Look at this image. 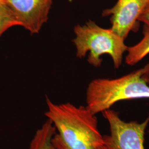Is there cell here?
I'll list each match as a JSON object with an SVG mask.
<instances>
[{
    "label": "cell",
    "instance_id": "cell-2",
    "mask_svg": "<svg viewBox=\"0 0 149 149\" xmlns=\"http://www.w3.org/2000/svg\"><path fill=\"white\" fill-rule=\"evenodd\" d=\"M141 98H149V63L118 78L92 80L86 90V107L96 115L118 102Z\"/></svg>",
    "mask_w": 149,
    "mask_h": 149
},
{
    "label": "cell",
    "instance_id": "cell-5",
    "mask_svg": "<svg viewBox=\"0 0 149 149\" xmlns=\"http://www.w3.org/2000/svg\"><path fill=\"white\" fill-rule=\"evenodd\" d=\"M21 26L37 34L47 22L53 0H5Z\"/></svg>",
    "mask_w": 149,
    "mask_h": 149
},
{
    "label": "cell",
    "instance_id": "cell-6",
    "mask_svg": "<svg viewBox=\"0 0 149 149\" xmlns=\"http://www.w3.org/2000/svg\"><path fill=\"white\" fill-rule=\"evenodd\" d=\"M146 0H117L111 8L104 10L102 16L110 17L111 29L124 39L136 28L139 17Z\"/></svg>",
    "mask_w": 149,
    "mask_h": 149
},
{
    "label": "cell",
    "instance_id": "cell-10",
    "mask_svg": "<svg viewBox=\"0 0 149 149\" xmlns=\"http://www.w3.org/2000/svg\"><path fill=\"white\" fill-rule=\"evenodd\" d=\"M139 22L143 23L145 26L149 28V0H146L143 11L139 17Z\"/></svg>",
    "mask_w": 149,
    "mask_h": 149
},
{
    "label": "cell",
    "instance_id": "cell-7",
    "mask_svg": "<svg viewBox=\"0 0 149 149\" xmlns=\"http://www.w3.org/2000/svg\"><path fill=\"white\" fill-rule=\"evenodd\" d=\"M56 129L52 122L47 119L36 131L27 149H57L52 143Z\"/></svg>",
    "mask_w": 149,
    "mask_h": 149
},
{
    "label": "cell",
    "instance_id": "cell-1",
    "mask_svg": "<svg viewBox=\"0 0 149 149\" xmlns=\"http://www.w3.org/2000/svg\"><path fill=\"white\" fill-rule=\"evenodd\" d=\"M45 116L53 124L56 133L52 143L57 149H97L104 145L98 120L86 106L70 103L57 104L46 97Z\"/></svg>",
    "mask_w": 149,
    "mask_h": 149
},
{
    "label": "cell",
    "instance_id": "cell-9",
    "mask_svg": "<svg viewBox=\"0 0 149 149\" xmlns=\"http://www.w3.org/2000/svg\"><path fill=\"white\" fill-rule=\"evenodd\" d=\"M15 26H21L5 0H0V38L8 29Z\"/></svg>",
    "mask_w": 149,
    "mask_h": 149
},
{
    "label": "cell",
    "instance_id": "cell-3",
    "mask_svg": "<svg viewBox=\"0 0 149 149\" xmlns=\"http://www.w3.org/2000/svg\"><path fill=\"white\" fill-rule=\"evenodd\" d=\"M75 38L73 39L79 58L85 57L89 52L87 61L95 68L101 66V56L109 55L115 69L122 65L123 55L128 50L125 39L118 35L112 29L104 28L95 22L89 20L84 25L77 24L74 28Z\"/></svg>",
    "mask_w": 149,
    "mask_h": 149
},
{
    "label": "cell",
    "instance_id": "cell-8",
    "mask_svg": "<svg viewBox=\"0 0 149 149\" xmlns=\"http://www.w3.org/2000/svg\"><path fill=\"white\" fill-rule=\"evenodd\" d=\"M143 34V38L139 42L128 47L125 58V62L128 65L133 66L149 54V28L144 26Z\"/></svg>",
    "mask_w": 149,
    "mask_h": 149
},
{
    "label": "cell",
    "instance_id": "cell-11",
    "mask_svg": "<svg viewBox=\"0 0 149 149\" xmlns=\"http://www.w3.org/2000/svg\"><path fill=\"white\" fill-rule=\"evenodd\" d=\"M97 149H107V148L106 146L104 145H101V146H98Z\"/></svg>",
    "mask_w": 149,
    "mask_h": 149
},
{
    "label": "cell",
    "instance_id": "cell-4",
    "mask_svg": "<svg viewBox=\"0 0 149 149\" xmlns=\"http://www.w3.org/2000/svg\"><path fill=\"white\" fill-rule=\"evenodd\" d=\"M102 114L110 128V134L103 135L104 145L107 149H145V134L149 124V116L143 122H127L111 109Z\"/></svg>",
    "mask_w": 149,
    "mask_h": 149
}]
</instances>
